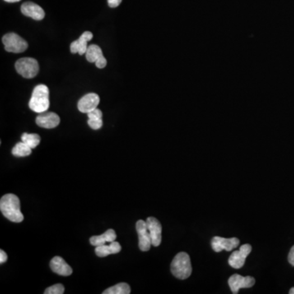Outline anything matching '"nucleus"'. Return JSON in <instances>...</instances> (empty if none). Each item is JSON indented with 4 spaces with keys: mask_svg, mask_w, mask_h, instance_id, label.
I'll return each instance as SVG.
<instances>
[{
    "mask_svg": "<svg viewBox=\"0 0 294 294\" xmlns=\"http://www.w3.org/2000/svg\"><path fill=\"white\" fill-rule=\"evenodd\" d=\"M0 210L9 221L19 223L24 220L20 199L16 195L7 194L2 196L0 200Z\"/></svg>",
    "mask_w": 294,
    "mask_h": 294,
    "instance_id": "1",
    "label": "nucleus"
},
{
    "mask_svg": "<svg viewBox=\"0 0 294 294\" xmlns=\"http://www.w3.org/2000/svg\"><path fill=\"white\" fill-rule=\"evenodd\" d=\"M50 105L49 89L44 85H39L34 88L30 98L29 106L36 113H43L48 110Z\"/></svg>",
    "mask_w": 294,
    "mask_h": 294,
    "instance_id": "2",
    "label": "nucleus"
},
{
    "mask_svg": "<svg viewBox=\"0 0 294 294\" xmlns=\"http://www.w3.org/2000/svg\"><path fill=\"white\" fill-rule=\"evenodd\" d=\"M172 274L176 278L186 280L192 275V267L190 256L187 253H178L171 263Z\"/></svg>",
    "mask_w": 294,
    "mask_h": 294,
    "instance_id": "3",
    "label": "nucleus"
},
{
    "mask_svg": "<svg viewBox=\"0 0 294 294\" xmlns=\"http://www.w3.org/2000/svg\"><path fill=\"white\" fill-rule=\"evenodd\" d=\"M15 68L18 74L25 79L35 77L39 71V63L36 60L30 57H24L16 61Z\"/></svg>",
    "mask_w": 294,
    "mask_h": 294,
    "instance_id": "4",
    "label": "nucleus"
},
{
    "mask_svg": "<svg viewBox=\"0 0 294 294\" xmlns=\"http://www.w3.org/2000/svg\"><path fill=\"white\" fill-rule=\"evenodd\" d=\"M2 40V44H4L5 50L9 53H23L28 48L27 42L15 33L5 34Z\"/></svg>",
    "mask_w": 294,
    "mask_h": 294,
    "instance_id": "5",
    "label": "nucleus"
},
{
    "mask_svg": "<svg viewBox=\"0 0 294 294\" xmlns=\"http://www.w3.org/2000/svg\"><path fill=\"white\" fill-rule=\"evenodd\" d=\"M228 285L231 292L236 294L240 291V289H249L253 287V285H255V279L252 276L244 277L238 274H235L229 279Z\"/></svg>",
    "mask_w": 294,
    "mask_h": 294,
    "instance_id": "6",
    "label": "nucleus"
},
{
    "mask_svg": "<svg viewBox=\"0 0 294 294\" xmlns=\"http://www.w3.org/2000/svg\"><path fill=\"white\" fill-rule=\"evenodd\" d=\"M252 251L250 244H246L240 247V250L233 252L229 258L228 263L235 269H240L244 265L246 258Z\"/></svg>",
    "mask_w": 294,
    "mask_h": 294,
    "instance_id": "7",
    "label": "nucleus"
},
{
    "mask_svg": "<svg viewBox=\"0 0 294 294\" xmlns=\"http://www.w3.org/2000/svg\"><path fill=\"white\" fill-rule=\"evenodd\" d=\"M211 244H212V249L216 253H219L222 250L230 252L240 245V240L235 237L226 239L220 236H215L212 238Z\"/></svg>",
    "mask_w": 294,
    "mask_h": 294,
    "instance_id": "8",
    "label": "nucleus"
},
{
    "mask_svg": "<svg viewBox=\"0 0 294 294\" xmlns=\"http://www.w3.org/2000/svg\"><path fill=\"white\" fill-rule=\"evenodd\" d=\"M136 229H137L138 238H139V249L143 252L150 250L152 243H151V235L149 232L146 221H143V220L137 221V224H136Z\"/></svg>",
    "mask_w": 294,
    "mask_h": 294,
    "instance_id": "9",
    "label": "nucleus"
},
{
    "mask_svg": "<svg viewBox=\"0 0 294 294\" xmlns=\"http://www.w3.org/2000/svg\"><path fill=\"white\" fill-rule=\"evenodd\" d=\"M146 221L150 235H151L152 245L158 247L160 245L162 241V226L155 217H148Z\"/></svg>",
    "mask_w": 294,
    "mask_h": 294,
    "instance_id": "10",
    "label": "nucleus"
},
{
    "mask_svg": "<svg viewBox=\"0 0 294 294\" xmlns=\"http://www.w3.org/2000/svg\"><path fill=\"white\" fill-rule=\"evenodd\" d=\"M100 102V98L97 94H86L78 102V109L82 113H89L97 109Z\"/></svg>",
    "mask_w": 294,
    "mask_h": 294,
    "instance_id": "11",
    "label": "nucleus"
},
{
    "mask_svg": "<svg viewBox=\"0 0 294 294\" xmlns=\"http://www.w3.org/2000/svg\"><path fill=\"white\" fill-rule=\"evenodd\" d=\"M36 123L44 128H54L59 125L60 117L53 112H43L37 116Z\"/></svg>",
    "mask_w": 294,
    "mask_h": 294,
    "instance_id": "12",
    "label": "nucleus"
},
{
    "mask_svg": "<svg viewBox=\"0 0 294 294\" xmlns=\"http://www.w3.org/2000/svg\"><path fill=\"white\" fill-rule=\"evenodd\" d=\"M23 15L29 16L35 21H41L45 16V12L40 6L32 2H25L21 5Z\"/></svg>",
    "mask_w": 294,
    "mask_h": 294,
    "instance_id": "13",
    "label": "nucleus"
},
{
    "mask_svg": "<svg viewBox=\"0 0 294 294\" xmlns=\"http://www.w3.org/2000/svg\"><path fill=\"white\" fill-rule=\"evenodd\" d=\"M94 37V34L90 31H85L81 34L80 39L72 42L71 44V52L72 53H79L84 55L88 49V42L90 41Z\"/></svg>",
    "mask_w": 294,
    "mask_h": 294,
    "instance_id": "14",
    "label": "nucleus"
},
{
    "mask_svg": "<svg viewBox=\"0 0 294 294\" xmlns=\"http://www.w3.org/2000/svg\"><path fill=\"white\" fill-rule=\"evenodd\" d=\"M50 267L54 273L59 276H69L73 272L72 268L61 257H54L50 262Z\"/></svg>",
    "mask_w": 294,
    "mask_h": 294,
    "instance_id": "15",
    "label": "nucleus"
},
{
    "mask_svg": "<svg viewBox=\"0 0 294 294\" xmlns=\"http://www.w3.org/2000/svg\"><path fill=\"white\" fill-rule=\"evenodd\" d=\"M116 233L113 229H109L101 235H95L90 238V244L93 246L98 247L105 244V243H111L115 241Z\"/></svg>",
    "mask_w": 294,
    "mask_h": 294,
    "instance_id": "16",
    "label": "nucleus"
},
{
    "mask_svg": "<svg viewBox=\"0 0 294 294\" xmlns=\"http://www.w3.org/2000/svg\"><path fill=\"white\" fill-rule=\"evenodd\" d=\"M121 245L119 243L116 241H113L109 244V245H100V246L96 247L95 249V253L100 258H105L106 256L110 255V254H116L119 253L121 251Z\"/></svg>",
    "mask_w": 294,
    "mask_h": 294,
    "instance_id": "17",
    "label": "nucleus"
},
{
    "mask_svg": "<svg viewBox=\"0 0 294 294\" xmlns=\"http://www.w3.org/2000/svg\"><path fill=\"white\" fill-rule=\"evenodd\" d=\"M88 117H89L88 124L90 126V128L98 130L102 127V112L101 110L97 108V109L88 113Z\"/></svg>",
    "mask_w": 294,
    "mask_h": 294,
    "instance_id": "18",
    "label": "nucleus"
},
{
    "mask_svg": "<svg viewBox=\"0 0 294 294\" xmlns=\"http://www.w3.org/2000/svg\"><path fill=\"white\" fill-rule=\"evenodd\" d=\"M86 58L88 61L91 63L96 62L97 61L104 57L103 56L102 50L99 46L95 45V44H92L88 47L87 51H86Z\"/></svg>",
    "mask_w": 294,
    "mask_h": 294,
    "instance_id": "19",
    "label": "nucleus"
},
{
    "mask_svg": "<svg viewBox=\"0 0 294 294\" xmlns=\"http://www.w3.org/2000/svg\"><path fill=\"white\" fill-rule=\"evenodd\" d=\"M31 149L25 142H19L12 148V155L16 157H25L31 154Z\"/></svg>",
    "mask_w": 294,
    "mask_h": 294,
    "instance_id": "20",
    "label": "nucleus"
},
{
    "mask_svg": "<svg viewBox=\"0 0 294 294\" xmlns=\"http://www.w3.org/2000/svg\"><path fill=\"white\" fill-rule=\"evenodd\" d=\"M130 293V286L128 284L119 283L105 290L103 294H129Z\"/></svg>",
    "mask_w": 294,
    "mask_h": 294,
    "instance_id": "21",
    "label": "nucleus"
},
{
    "mask_svg": "<svg viewBox=\"0 0 294 294\" xmlns=\"http://www.w3.org/2000/svg\"><path fill=\"white\" fill-rule=\"evenodd\" d=\"M21 141L25 142L26 145L30 146V148H35L39 146L40 142V137L35 133H23L21 136Z\"/></svg>",
    "mask_w": 294,
    "mask_h": 294,
    "instance_id": "22",
    "label": "nucleus"
},
{
    "mask_svg": "<svg viewBox=\"0 0 294 294\" xmlns=\"http://www.w3.org/2000/svg\"><path fill=\"white\" fill-rule=\"evenodd\" d=\"M65 288L61 284L53 285L51 287L46 289L44 291L45 294H64Z\"/></svg>",
    "mask_w": 294,
    "mask_h": 294,
    "instance_id": "23",
    "label": "nucleus"
},
{
    "mask_svg": "<svg viewBox=\"0 0 294 294\" xmlns=\"http://www.w3.org/2000/svg\"><path fill=\"white\" fill-rule=\"evenodd\" d=\"M95 63H96V66L98 68L103 69L105 68V66H106V64H107V61H106V59H105V57H102L101 58H100V59L98 60V61H97Z\"/></svg>",
    "mask_w": 294,
    "mask_h": 294,
    "instance_id": "24",
    "label": "nucleus"
},
{
    "mask_svg": "<svg viewBox=\"0 0 294 294\" xmlns=\"http://www.w3.org/2000/svg\"><path fill=\"white\" fill-rule=\"evenodd\" d=\"M288 260L290 264L294 267V245L292 247V249H290V253L288 256Z\"/></svg>",
    "mask_w": 294,
    "mask_h": 294,
    "instance_id": "25",
    "label": "nucleus"
},
{
    "mask_svg": "<svg viewBox=\"0 0 294 294\" xmlns=\"http://www.w3.org/2000/svg\"><path fill=\"white\" fill-rule=\"evenodd\" d=\"M108 5L110 7H116L120 4L122 0H107Z\"/></svg>",
    "mask_w": 294,
    "mask_h": 294,
    "instance_id": "26",
    "label": "nucleus"
},
{
    "mask_svg": "<svg viewBox=\"0 0 294 294\" xmlns=\"http://www.w3.org/2000/svg\"><path fill=\"white\" fill-rule=\"evenodd\" d=\"M7 260V255L3 250H0V263L2 264Z\"/></svg>",
    "mask_w": 294,
    "mask_h": 294,
    "instance_id": "27",
    "label": "nucleus"
},
{
    "mask_svg": "<svg viewBox=\"0 0 294 294\" xmlns=\"http://www.w3.org/2000/svg\"><path fill=\"white\" fill-rule=\"evenodd\" d=\"M5 2H19V1H21V0H4Z\"/></svg>",
    "mask_w": 294,
    "mask_h": 294,
    "instance_id": "28",
    "label": "nucleus"
},
{
    "mask_svg": "<svg viewBox=\"0 0 294 294\" xmlns=\"http://www.w3.org/2000/svg\"><path fill=\"white\" fill-rule=\"evenodd\" d=\"M289 293H290V294H294V287L292 288Z\"/></svg>",
    "mask_w": 294,
    "mask_h": 294,
    "instance_id": "29",
    "label": "nucleus"
}]
</instances>
